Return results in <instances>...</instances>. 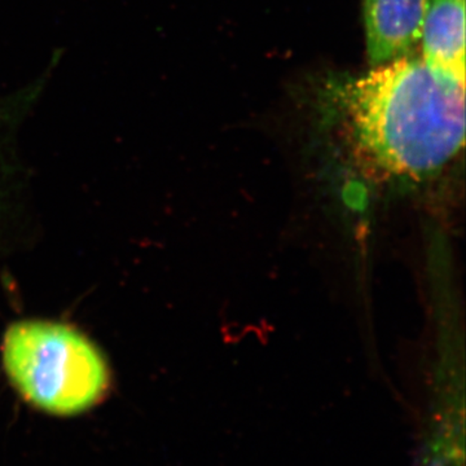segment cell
Returning <instances> with one entry per match:
<instances>
[{
	"instance_id": "cell-2",
	"label": "cell",
	"mask_w": 466,
	"mask_h": 466,
	"mask_svg": "<svg viewBox=\"0 0 466 466\" xmlns=\"http://www.w3.org/2000/svg\"><path fill=\"white\" fill-rule=\"evenodd\" d=\"M3 367L18 394L54 416H76L104 400L108 364L81 332L54 321L12 324L2 345Z\"/></svg>"
},
{
	"instance_id": "cell-3",
	"label": "cell",
	"mask_w": 466,
	"mask_h": 466,
	"mask_svg": "<svg viewBox=\"0 0 466 466\" xmlns=\"http://www.w3.org/2000/svg\"><path fill=\"white\" fill-rule=\"evenodd\" d=\"M433 0H363L367 55L377 66L406 56L421 39Z\"/></svg>"
},
{
	"instance_id": "cell-4",
	"label": "cell",
	"mask_w": 466,
	"mask_h": 466,
	"mask_svg": "<svg viewBox=\"0 0 466 466\" xmlns=\"http://www.w3.org/2000/svg\"><path fill=\"white\" fill-rule=\"evenodd\" d=\"M420 41L431 69L465 84V0H433Z\"/></svg>"
},
{
	"instance_id": "cell-1",
	"label": "cell",
	"mask_w": 466,
	"mask_h": 466,
	"mask_svg": "<svg viewBox=\"0 0 466 466\" xmlns=\"http://www.w3.org/2000/svg\"><path fill=\"white\" fill-rule=\"evenodd\" d=\"M345 104L358 146L392 177H434L464 146L465 84L422 57L373 66L349 86Z\"/></svg>"
}]
</instances>
